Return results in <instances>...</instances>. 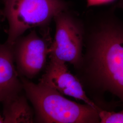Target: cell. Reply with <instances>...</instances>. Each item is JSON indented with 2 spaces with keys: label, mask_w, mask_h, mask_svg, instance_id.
I'll list each match as a JSON object with an SVG mask.
<instances>
[{
  "label": "cell",
  "mask_w": 123,
  "mask_h": 123,
  "mask_svg": "<svg viewBox=\"0 0 123 123\" xmlns=\"http://www.w3.org/2000/svg\"><path fill=\"white\" fill-rule=\"evenodd\" d=\"M90 71L98 85L118 97L123 104V24L103 22L92 36Z\"/></svg>",
  "instance_id": "6da1fadb"
},
{
  "label": "cell",
  "mask_w": 123,
  "mask_h": 123,
  "mask_svg": "<svg viewBox=\"0 0 123 123\" xmlns=\"http://www.w3.org/2000/svg\"><path fill=\"white\" fill-rule=\"evenodd\" d=\"M56 32L49 50V58L74 66L82 61L83 31L79 22L66 11L54 18Z\"/></svg>",
  "instance_id": "277c9868"
},
{
  "label": "cell",
  "mask_w": 123,
  "mask_h": 123,
  "mask_svg": "<svg viewBox=\"0 0 123 123\" xmlns=\"http://www.w3.org/2000/svg\"><path fill=\"white\" fill-rule=\"evenodd\" d=\"M51 43L35 30L16 41L12 45L13 55L17 70L21 77L31 79L43 69Z\"/></svg>",
  "instance_id": "5b68a950"
},
{
  "label": "cell",
  "mask_w": 123,
  "mask_h": 123,
  "mask_svg": "<svg viewBox=\"0 0 123 123\" xmlns=\"http://www.w3.org/2000/svg\"><path fill=\"white\" fill-rule=\"evenodd\" d=\"M15 63L12 45L0 44V102L23 90Z\"/></svg>",
  "instance_id": "52a82bcc"
},
{
  "label": "cell",
  "mask_w": 123,
  "mask_h": 123,
  "mask_svg": "<svg viewBox=\"0 0 123 123\" xmlns=\"http://www.w3.org/2000/svg\"><path fill=\"white\" fill-rule=\"evenodd\" d=\"M49 58V64L39 83L52 88L63 95L73 97L94 108L99 109L88 97L80 81L68 69L66 62L54 58Z\"/></svg>",
  "instance_id": "8992f818"
},
{
  "label": "cell",
  "mask_w": 123,
  "mask_h": 123,
  "mask_svg": "<svg viewBox=\"0 0 123 123\" xmlns=\"http://www.w3.org/2000/svg\"><path fill=\"white\" fill-rule=\"evenodd\" d=\"M19 92L3 103L4 123H31L34 121V113L29 105L27 98Z\"/></svg>",
  "instance_id": "ba28073f"
},
{
  "label": "cell",
  "mask_w": 123,
  "mask_h": 123,
  "mask_svg": "<svg viewBox=\"0 0 123 123\" xmlns=\"http://www.w3.org/2000/svg\"><path fill=\"white\" fill-rule=\"evenodd\" d=\"M4 123V119L3 116L0 114V123Z\"/></svg>",
  "instance_id": "30bf717a"
},
{
  "label": "cell",
  "mask_w": 123,
  "mask_h": 123,
  "mask_svg": "<svg viewBox=\"0 0 123 123\" xmlns=\"http://www.w3.org/2000/svg\"><path fill=\"white\" fill-rule=\"evenodd\" d=\"M4 5L9 25L6 43L12 45L27 30L48 25L68 7L62 0H4Z\"/></svg>",
  "instance_id": "3957f363"
},
{
  "label": "cell",
  "mask_w": 123,
  "mask_h": 123,
  "mask_svg": "<svg viewBox=\"0 0 123 123\" xmlns=\"http://www.w3.org/2000/svg\"><path fill=\"white\" fill-rule=\"evenodd\" d=\"M21 77L23 90L34 107L36 121L44 123H98V110L71 101L52 88Z\"/></svg>",
  "instance_id": "7a4b0ae2"
},
{
  "label": "cell",
  "mask_w": 123,
  "mask_h": 123,
  "mask_svg": "<svg viewBox=\"0 0 123 123\" xmlns=\"http://www.w3.org/2000/svg\"><path fill=\"white\" fill-rule=\"evenodd\" d=\"M99 122L101 123H123V109L116 112L113 111L98 110Z\"/></svg>",
  "instance_id": "9c48e42d"
}]
</instances>
